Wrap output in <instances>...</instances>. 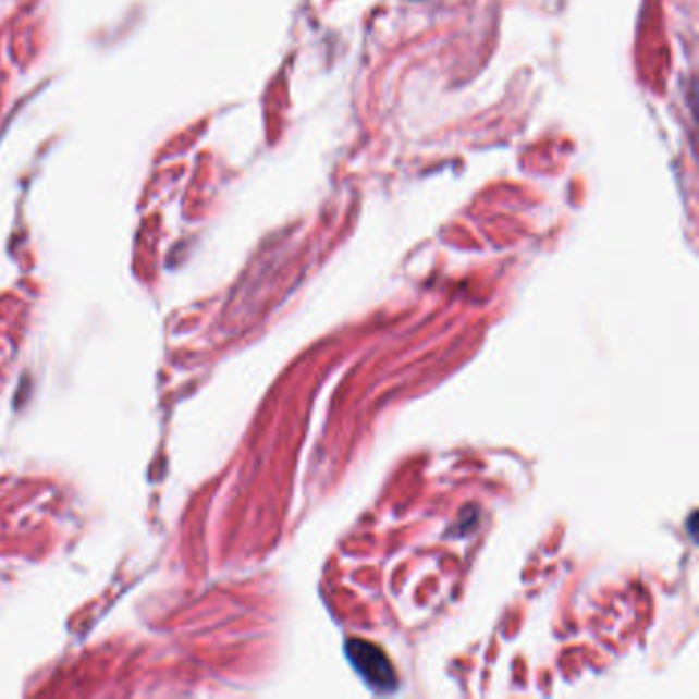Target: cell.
Here are the masks:
<instances>
[{
  "instance_id": "cell-1",
  "label": "cell",
  "mask_w": 699,
  "mask_h": 699,
  "mask_svg": "<svg viewBox=\"0 0 699 699\" xmlns=\"http://www.w3.org/2000/svg\"><path fill=\"white\" fill-rule=\"evenodd\" d=\"M347 657L355 671L376 689V691H394L396 673L380 648L371 647L364 640H351L347 645Z\"/></svg>"
}]
</instances>
